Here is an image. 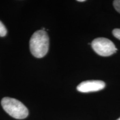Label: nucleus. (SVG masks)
<instances>
[{"label": "nucleus", "instance_id": "obj_8", "mask_svg": "<svg viewBox=\"0 0 120 120\" xmlns=\"http://www.w3.org/2000/svg\"><path fill=\"white\" fill-rule=\"evenodd\" d=\"M78 2H85V1H86L85 0H78Z\"/></svg>", "mask_w": 120, "mask_h": 120}, {"label": "nucleus", "instance_id": "obj_3", "mask_svg": "<svg viewBox=\"0 0 120 120\" xmlns=\"http://www.w3.org/2000/svg\"><path fill=\"white\" fill-rule=\"evenodd\" d=\"M91 46L94 52L101 56H109L116 53L117 51L114 43L105 37L94 39L91 43Z\"/></svg>", "mask_w": 120, "mask_h": 120}, {"label": "nucleus", "instance_id": "obj_7", "mask_svg": "<svg viewBox=\"0 0 120 120\" xmlns=\"http://www.w3.org/2000/svg\"><path fill=\"white\" fill-rule=\"evenodd\" d=\"M113 35L116 37V38L120 40V28H115L112 31Z\"/></svg>", "mask_w": 120, "mask_h": 120}, {"label": "nucleus", "instance_id": "obj_9", "mask_svg": "<svg viewBox=\"0 0 120 120\" xmlns=\"http://www.w3.org/2000/svg\"><path fill=\"white\" fill-rule=\"evenodd\" d=\"M117 120H120V117L119 118H118V119H117Z\"/></svg>", "mask_w": 120, "mask_h": 120}, {"label": "nucleus", "instance_id": "obj_5", "mask_svg": "<svg viewBox=\"0 0 120 120\" xmlns=\"http://www.w3.org/2000/svg\"><path fill=\"white\" fill-rule=\"evenodd\" d=\"M7 31L4 23L0 21V37H4L6 35Z\"/></svg>", "mask_w": 120, "mask_h": 120}, {"label": "nucleus", "instance_id": "obj_4", "mask_svg": "<svg viewBox=\"0 0 120 120\" xmlns=\"http://www.w3.org/2000/svg\"><path fill=\"white\" fill-rule=\"evenodd\" d=\"M105 87V83L100 80H88L82 82L77 87L79 92L86 93L96 92L103 89Z\"/></svg>", "mask_w": 120, "mask_h": 120}, {"label": "nucleus", "instance_id": "obj_2", "mask_svg": "<svg viewBox=\"0 0 120 120\" xmlns=\"http://www.w3.org/2000/svg\"><path fill=\"white\" fill-rule=\"evenodd\" d=\"M1 103L4 110L13 118L22 120L28 116L27 108L16 99L4 97L1 100Z\"/></svg>", "mask_w": 120, "mask_h": 120}, {"label": "nucleus", "instance_id": "obj_6", "mask_svg": "<svg viewBox=\"0 0 120 120\" xmlns=\"http://www.w3.org/2000/svg\"><path fill=\"white\" fill-rule=\"evenodd\" d=\"M113 4L115 10H116L118 13H120V0H116V1H114Z\"/></svg>", "mask_w": 120, "mask_h": 120}, {"label": "nucleus", "instance_id": "obj_1", "mask_svg": "<svg viewBox=\"0 0 120 120\" xmlns=\"http://www.w3.org/2000/svg\"><path fill=\"white\" fill-rule=\"evenodd\" d=\"M30 49L33 56L42 58L46 56L49 49V37L43 30H38L31 36L30 40Z\"/></svg>", "mask_w": 120, "mask_h": 120}]
</instances>
